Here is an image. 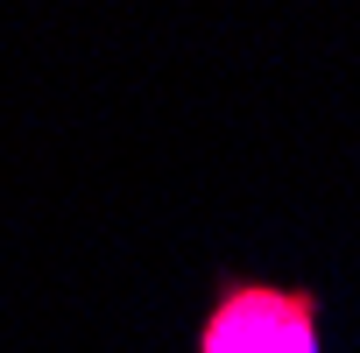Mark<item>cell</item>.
Wrapping results in <instances>:
<instances>
[{
  "label": "cell",
  "instance_id": "6da1fadb",
  "mask_svg": "<svg viewBox=\"0 0 360 353\" xmlns=\"http://www.w3.org/2000/svg\"><path fill=\"white\" fill-rule=\"evenodd\" d=\"M198 353H318V290L297 283H219Z\"/></svg>",
  "mask_w": 360,
  "mask_h": 353
}]
</instances>
